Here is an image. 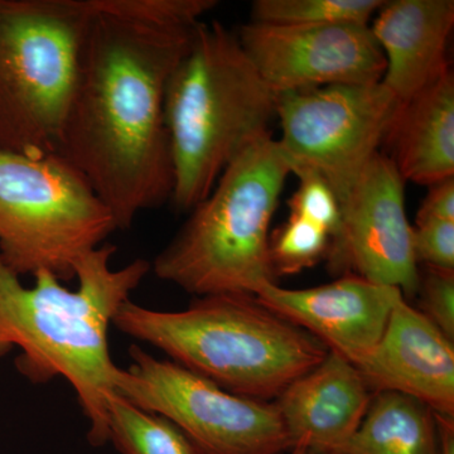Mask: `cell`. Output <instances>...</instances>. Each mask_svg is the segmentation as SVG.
<instances>
[{"label":"cell","instance_id":"cell-1","mask_svg":"<svg viewBox=\"0 0 454 454\" xmlns=\"http://www.w3.org/2000/svg\"><path fill=\"white\" fill-rule=\"evenodd\" d=\"M216 0H92L59 154L128 230L170 200L167 83Z\"/></svg>","mask_w":454,"mask_h":454},{"label":"cell","instance_id":"cell-2","mask_svg":"<svg viewBox=\"0 0 454 454\" xmlns=\"http://www.w3.org/2000/svg\"><path fill=\"white\" fill-rule=\"evenodd\" d=\"M115 253V245L106 243L86 255L74 274L76 291L47 270L35 274V286H25L0 259V356L18 348V370L32 382L59 376L70 382L94 447L107 443V400L118 372L110 356L109 327L151 271L145 259L113 269Z\"/></svg>","mask_w":454,"mask_h":454},{"label":"cell","instance_id":"cell-3","mask_svg":"<svg viewBox=\"0 0 454 454\" xmlns=\"http://www.w3.org/2000/svg\"><path fill=\"white\" fill-rule=\"evenodd\" d=\"M113 325L223 390L262 402L276 400L328 354L312 334L247 294L203 295L182 310L129 300Z\"/></svg>","mask_w":454,"mask_h":454},{"label":"cell","instance_id":"cell-4","mask_svg":"<svg viewBox=\"0 0 454 454\" xmlns=\"http://www.w3.org/2000/svg\"><path fill=\"white\" fill-rule=\"evenodd\" d=\"M276 98L235 33L217 20L196 26L164 101L176 210H192L247 145L271 133Z\"/></svg>","mask_w":454,"mask_h":454},{"label":"cell","instance_id":"cell-5","mask_svg":"<svg viewBox=\"0 0 454 454\" xmlns=\"http://www.w3.org/2000/svg\"><path fill=\"white\" fill-rule=\"evenodd\" d=\"M291 167L273 136L247 146L221 173L205 200L151 270L196 297L247 294L277 283L269 258L270 223Z\"/></svg>","mask_w":454,"mask_h":454},{"label":"cell","instance_id":"cell-6","mask_svg":"<svg viewBox=\"0 0 454 454\" xmlns=\"http://www.w3.org/2000/svg\"><path fill=\"white\" fill-rule=\"evenodd\" d=\"M92 0H0V149L59 154Z\"/></svg>","mask_w":454,"mask_h":454},{"label":"cell","instance_id":"cell-7","mask_svg":"<svg viewBox=\"0 0 454 454\" xmlns=\"http://www.w3.org/2000/svg\"><path fill=\"white\" fill-rule=\"evenodd\" d=\"M116 230L106 203L62 155L0 149V259L18 276L47 270L73 279Z\"/></svg>","mask_w":454,"mask_h":454},{"label":"cell","instance_id":"cell-8","mask_svg":"<svg viewBox=\"0 0 454 454\" xmlns=\"http://www.w3.org/2000/svg\"><path fill=\"white\" fill-rule=\"evenodd\" d=\"M131 364L118 367L114 393L175 424L201 454H286L288 432L270 402L223 390L170 360L129 348Z\"/></svg>","mask_w":454,"mask_h":454},{"label":"cell","instance_id":"cell-9","mask_svg":"<svg viewBox=\"0 0 454 454\" xmlns=\"http://www.w3.org/2000/svg\"><path fill=\"white\" fill-rule=\"evenodd\" d=\"M278 140L292 175L312 170L340 205L379 153L402 103L381 82L331 85L276 94Z\"/></svg>","mask_w":454,"mask_h":454},{"label":"cell","instance_id":"cell-10","mask_svg":"<svg viewBox=\"0 0 454 454\" xmlns=\"http://www.w3.org/2000/svg\"><path fill=\"white\" fill-rule=\"evenodd\" d=\"M404 184L387 154L373 155L340 205V230L325 258L331 273L354 274L415 297L420 269L405 214Z\"/></svg>","mask_w":454,"mask_h":454},{"label":"cell","instance_id":"cell-11","mask_svg":"<svg viewBox=\"0 0 454 454\" xmlns=\"http://www.w3.org/2000/svg\"><path fill=\"white\" fill-rule=\"evenodd\" d=\"M241 47L276 94L381 82L385 59L370 26H278L250 22Z\"/></svg>","mask_w":454,"mask_h":454},{"label":"cell","instance_id":"cell-12","mask_svg":"<svg viewBox=\"0 0 454 454\" xmlns=\"http://www.w3.org/2000/svg\"><path fill=\"white\" fill-rule=\"evenodd\" d=\"M260 304L306 331L330 351L356 364L380 340L391 312L404 294L395 286L346 274L333 283L304 289L267 284Z\"/></svg>","mask_w":454,"mask_h":454},{"label":"cell","instance_id":"cell-13","mask_svg":"<svg viewBox=\"0 0 454 454\" xmlns=\"http://www.w3.org/2000/svg\"><path fill=\"white\" fill-rule=\"evenodd\" d=\"M354 365L372 393H402L454 418L453 340L406 298L394 307L375 348Z\"/></svg>","mask_w":454,"mask_h":454},{"label":"cell","instance_id":"cell-14","mask_svg":"<svg viewBox=\"0 0 454 454\" xmlns=\"http://www.w3.org/2000/svg\"><path fill=\"white\" fill-rule=\"evenodd\" d=\"M372 394L354 364L328 349L318 365L289 384L273 403L292 448L330 453L356 432Z\"/></svg>","mask_w":454,"mask_h":454},{"label":"cell","instance_id":"cell-15","mask_svg":"<svg viewBox=\"0 0 454 454\" xmlns=\"http://www.w3.org/2000/svg\"><path fill=\"white\" fill-rule=\"evenodd\" d=\"M453 0H391L370 23L385 59L381 83L404 104L450 70Z\"/></svg>","mask_w":454,"mask_h":454},{"label":"cell","instance_id":"cell-16","mask_svg":"<svg viewBox=\"0 0 454 454\" xmlns=\"http://www.w3.org/2000/svg\"><path fill=\"white\" fill-rule=\"evenodd\" d=\"M385 143L404 182L429 187L454 177L452 70L402 104Z\"/></svg>","mask_w":454,"mask_h":454},{"label":"cell","instance_id":"cell-17","mask_svg":"<svg viewBox=\"0 0 454 454\" xmlns=\"http://www.w3.org/2000/svg\"><path fill=\"white\" fill-rule=\"evenodd\" d=\"M333 454H439L437 417L395 391L373 393L363 422Z\"/></svg>","mask_w":454,"mask_h":454},{"label":"cell","instance_id":"cell-18","mask_svg":"<svg viewBox=\"0 0 454 454\" xmlns=\"http://www.w3.org/2000/svg\"><path fill=\"white\" fill-rule=\"evenodd\" d=\"M107 442L121 454H201L168 419L114 393L107 400Z\"/></svg>","mask_w":454,"mask_h":454},{"label":"cell","instance_id":"cell-19","mask_svg":"<svg viewBox=\"0 0 454 454\" xmlns=\"http://www.w3.org/2000/svg\"><path fill=\"white\" fill-rule=\"evenodd\" d=\"M382 0H256L252 22L278 26H370Z\"/></svg>","mask_w":454,"mask_h":454},{"label":"cell","instance_id":"cell-20","mask_svg":"<svg viewBox=\"0 0 454 454\" xmlns=\"http://www.w3.org/2000/svg\"><path fill=\"white\" fill-rule=\"evenodd\" d=\"M331 236L324 227L291 215L288 221L271 232L269 258L276 277L293 276L327 258Z\"/></svg>","mask_w":454,"mask_h":454},{"label":"cell","instance_id":"cell-21","mask_svg":"<svg viewBox=\"0 0 454 454\" xmlns=\"http://www.w3.org/2000/svg\"><path fill=\"white\" fill-rule=\"evenodd\" d=\"M293 175L297 176L300 184L289 200L291 215L324 227L333 239L340 226V206L336 193L321 176L312 170H295Z\"/></svg>","mask_w":454,"mask_h":454},{"label":"cell","instance_id":"cell-22","mask_svg":"<svg viewBox=\"0 0 454 454\" xmlns=\"http://www.w3.org/2000/svg\"><path fill=\"white\" fill-rule=\"evenodd\" d=\"M415 295L418 310L454 342V270L424 267Z\"/></svg>","mask_w":454,"mask_h":454},{"label":"cell","instance_id":"cell-23","mask_svg":"<svg viewBox=\"0 0 454 454\" xmlns=\"http://www.w3.org/2000/svg\"><path fill=\"white\" fill-rule=\"evenodd\" d=\"M413 252L418 265L454 270V221L415 223Z\"/></svg>","mask_w":454,"mask_h":454},{"label":"cell","instance_id":"cell-24","mask_svg":"<svg viewBox=\"0 0 454 454\" xmlns=\"http://www.w3.org/2000/svg\"><path fill=\"white\" fill-rule=\"evenodd\" d=\"M428 220L454 221V177L429 186L415 223Z\"/></svg>","mask_w":454,"mask_h":454},{"label":"cell","instance_id":"cell-25","mask_svg":"<svg viewBox=\"0 0 454 454\" xmlns=\"http://www.w3.org/2000/svg\"><path fill=\"white\" fill-rule=\"evenodd\" d=\"M437 417L439 454H454V418Z\"/></svg>","mask_w":454,"mask_h":454},{"label":"cell","instance_id":"cell-26","mask_svg":"<svg viewBox=\"0 0 454 454\" xmlns=\"http://www.w3.org/2000/svg\"><path fill=\"white\" fill-rule=\"evenodd\" d=\"M288 454H315V450L306 446H294Z\"/></svg>","mask_w":454,"mask_h":454},{"label":"cell","instance_id":"cell-27","mask_svg":"<svg viewBox=\"0 0 454 454\" xmlns=\"http://www.w3.org/2000/svg\"><path fill=\"white\" fill-rule=\"evenodd\" d=\"M315 454H333V453H316Z\"/></svg>","mask_w":454,"mask_h":454}]
</instances>
